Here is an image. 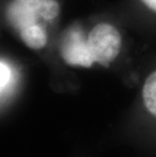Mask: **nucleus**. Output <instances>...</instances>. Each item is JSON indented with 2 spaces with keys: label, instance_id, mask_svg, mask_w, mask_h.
<instances>
[{
  "label": "nucleus",
  "instance_id": "obj_1",
  "mask_svg": "<svg viewBox=\"0 0 156 157\" xmlns=\"http://www.w3.org/2000/svg\"><path fill=\"white\" fill-rule=\"evenodd\" d=\"M60 5L57 0H13L8 5L6 17L18 32L36 25L39 16L47 21L57 17Z\"/></svg>",
  "mask_w": 156,
  "mask_h": 157
},
{
  "label": "nucleus",
  "instance_id": "obj_2",
  "mask_svg": "<svg viewBox=\"0 0 156 157\" xmlns=\"http://www.w3.org/2000/svg\"><path fill=\"white\" fill-rule=\"evenodd\" d=\"M94 62L108 67L120 54L122 39L120 33L109 23L96 25L86 39Z\"/></svg>",
  "mask_w": 156,
  "mask_h": 157
},
{
  "label": "nucleus",
  "instance_id": "obj_3",
  "mask_svg": "<svg viewBox=\"0 0 156 157\" xmlns=\"http://www.w3.org/2000/svg\"><path fill=\"white\" fill-rule=\"evenodd\" d=\"M60 52L63 60L68 65L88 68L95 63L87 41L79 29H71L68 33L61 45Z\"/></svg>",
  "mask_w": 156,
  "mask_h": 157
},
{
  "label": "nucleus",
  "instance_id": "obj_4",
  "mask_svg": "<svg viewBox=\"0 0 156 157\" xmlns=\"http://www.w3.org/2000/svg\"><path fill=\"white\" fill-rule=\"evenodd\" d=\"M21 41L32 50H39L44 48L47 44V35L45 29L39 25L29 26L21 32H19Z\"/></svg>",
  "mask_w": 156,
  "mask_h": 157
},
{
  "label": "nucleus",
  "instance_id": "obj_5",
  "mask_svg": "<svg viewBox=\"0 0 156 157\" xmlns=\"http://www.w3.org/2000/svg\"><path fill=\"white\" fill-rule=\"evenodd\" d=\"M143 101L148 112L156 117V71L150 73L146 78L142 89Z\"/></svg>",
  "mask_w": 156,
  "mask_h": 157
},
{
  "label": "nucleus",
  "instance_id": "obj_6",
  "mask_svg": "<svg viewBox=\"0 0 156 157\" xmlns=\"http://www.w3.org/2000/svg\"><path fill=\"white\" fill-rule=\"evenodd\" d=\"M11 78V71L6 63L1 61L0 64V80H1V90L3 91L4 87H6V85L8 84L9 80Z\"/></svg>",
  "mask_w": 156,
  "mask_h": 157
},
{
  "label": "nucleus",
  "instance_id": "obj_7",
  "mask_svg": "<svg viewBox=\"0 0 156 157\" xmlns=\"http://www.w3.org/2000/svg\"><path fill=\"white\" fill-rule=\"evenodd\" d=\"M141 1L150 9L156 11V0H141Z\"/></svg>",
  "mask_w": 156,
  "mask_h": 157
}]
</instances>
